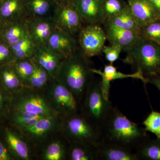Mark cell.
Segmentation results:
<instances>
[{"mask_svg": "<svg viewBox=\"0 0 160 160\" xmlns=\"http://www.w3.org/2000/svg\"><path fill=\"white\" fill-rule=\"evenodd\" d=\"M26 22L29 36L36 46L46 45L57 28L52 17L27 18Z\"/></svg>", "mask_w": 160, "mask_h": 160, "instance_id": "obj_10", "label": "cell"}, {"mask_svg": "<svg viewBox=\"0 0 160 160\" xmlns=\"http://www.w3.org/2000/svg\"><path fill=\"white\" fill-rule=\"evenodd\" d=\"M91 68L89 58L79 47L63 60L55 78L71 92L80 106L93 79Z\"/></svg>", "mask_w": 160, "mask_h": 160, "instance_id": "obj_2", "label": "cell"}, {"mask_svg": "<svg viewBox=\"0 0 160 160\" xmlns=\"http://www.w3.org/2000/svg\"><path fill=\"white\" fill-rule=\"evenodd\" d=\"M34 70L29 80L27 87L44 91L51 81L48 72L39 64L32 59Z\"/></svg>", "mask_w": 160, "mask_h": 160, "instance_id": "obj_28", "label": "cell"}, {"mask_svg": "<svg viewBox=\"0 0 160 160\" xmlns=\"http://www.w3.org/2000/svg\"><path fill=\"white\" fill-rule=\"evenodd\" d=\"M122 49L118 45L110 44L109 46H104L102 52L104 53L106 60L109 64H113L119 58Z\"/></svg>", "mask_w": 160, "mask_h": 160, "instance_id": "obj_35", "label": "cell"}, {"mask_svg": "<svg viewBox=\"0 0 160 160\" xmlns=\"http://www.w3.org/2000/svg\"><path fill=\"white\" fill-rule=\"evenodd\" d=\"M28 18L52 17L57 4L52 0H25Z\"/></svg>", "mask_w": 160, "mask_h": 160, "instance_id": "obj_21", "label": "cell"}, {"mask_svg": "<svg viewBox=\"0 0 160 160\" xmlns=\"http://www.w3.org/2000/svg\"><path fill=\"white\" fill-rule=\"evenodd\" d=\"M57 5L73 4L75 0H52Z\"/></svg>", "mask_w": 160, "mask_h": 160, "instance_id": "obj_41", "label": "cell"}, {"mask_svg": "<svg viewBox=\"0 0 160 160\" xmlns=\"http://www.w3.org/2000/svg\"><path fill=\"white\" fill-rule=\"evenodd\" d=\"M156 10L160 19V0H147Z\"/></svg>", "mask_w": 160, "mask_h": 160, "instance_id": "obj_40", "label": "cell"}, {"mask_svg": "<svg viewBox=\"0 0 160 160\" xmlns=\"http://www.w3.org/2000/svg\"><path fill=\"white\" fill-rule=\"evenodd\" d=\"M78 36L79 47L89 58L101 54L107 40L105 29L98 24H86Z\"/></svg>", "mask_w": 160, "mask_h": 160, "instance_id": "obj_8", "label": "cell"}, {"mask_svg": "<svg viewBox=\"0 0 160 160\" xmlns=\"http://www.w3.org/2000/svg\"><path fill=\"white\" fill-rule=\"evenodd\" d=\"M146 83L152 84L160 92V75L147 78Z\"/></svg>", "mask_w": 160, "mask_h": 160, "instance_id": "obj_39", "label": "cell"}, {"mask_svg": "<svg viewBox=\"0 0 160 160\" xmlns=\"http://www.w3.org/2000/svg\"><path fill=\"white\" fill-rule=\"evenodd\" d=\"M140 35L160 45V19L156 20L141 28Z\"/></svg>", "mask_w": 160, "mask_h": 160, "instance_id": "obj_33", "label": "cell"}, {"mask_svg": "<svg viewBox=\"0 0 160 160\" xmlns=\"http://www.w3.org/2000/svg\"><path fill=\"white\" fill-rule=\"evenodd\" d=\"M41 90L24 87L15 93L12 109L43 117H59Z\"/></svg>", "mask_w": 160, "mask_h": 160, "instance_id": "obj_6", "label": "cell"}, {"mask_svg": "<svg viewBox=\"0 0 160 160\" xmlns=\"http://www.w3.org/2000/svg\"><path fill=\"white\" fill-rule=\"evenodd\" d=\"M12 65L24 86L27 87L34 70L32 58L16 60Z\"/></svg>", "mask_w": 160, "mask_h": 160, "instance_id": "obj_30", "label": "cell"}, {"mask_svg": "<svg viewBox=\"0 0 160 160\" xmlns=\"http://www.w3.org/2000/svg\"><path fill=\"white\" fill-rule=\"evenodd\" d=\"M4 25V23L0 21V33H1V31H2V29Z\"/></svg>", "mask_w": 160, "mask_h": 160, "instance_id": "obj_42", "label": "cell"}, {"mask_svg": "<svg viewBox=\"0 0 160 160\" xmlns=\"http://www.w3.org/2000/svg\"><path fill=\"white\" fill-rule=\"evenodd\" d=\"M142 124L146 132L153 133L157 138L160 139V112L152 110Z\"/></svg>", "mask_w": 160, "mask_h": 160, "instance_id": "obj_34", "label": "cell"}, {"mask_svg": "<svg viewBox=\"0 0 160 160\" xmlns=\"http://www.w3.org/2000/svg\"><path fill=\"white\" fill-rule=\"evenodd\" d=\"M136 22L140 28L160 19L156 10L147 0H126Z\"/></svg>", "mask_w": 160, "mask_h": 160, "instance_id": "obj_16", "label": "cell"}, {"mask_svg": "<svg viewBox=\"0 0 160 160\" xmlns=\"http://www.w3.org/2000/svg\"><path fill=\"white\" fill-rule=\"evenodd\" d=\"M52 17L57 28L73 36L78 34L85 24L73 4L57 5Z\"/></svg>", "mask_w": 160, "mask_h": 160, "instance_id": "obj_9", "label": "cell"}, {"mask_svg": "<svg viewBox=\"0 0 160 160\" xmlns=\"http://www.w3.org/2000/svg\"><path fill=\"white\" fill-rule=\"evenodd\" d=\"M127 5L126 0H102V7L105 20L118 14Z\"/></svg>", "mask_w": 160, "mask_h": 160, "instance_id": "obj_32", "label": "cell"}, {"mask_svg": "<svg viewBox=\"0 0 160 160\" xmlns=\"http://www.w3.org/2000/svg\"><path fill=\"white\" fill-rule=\"evenodd\" d=\"M123 61L147 78L160 75V45L141 38L126 51Z\"/></svg>", "mask_w": 160, "mask_h": 160, "instance_id": "obj_3", "label": "cell"}, {"mask_svg": "<svg viewBox=\"0 0 160 160\" xmlns=\"http://www.w3.org/2000/svg\"><path fill=\"white\" fill-rule=\"evenodd\" d=\"M92 72L94 74L100 76L102 78L101 85L103 95L106 99L109 100V90L110 83L112 81L118 79L126 78H133L140 80L146 84V78L139 71L131 74H126L121 72L118 71L117 68L113 66V64H109L105 65L103 71L100 69L91 68Z\"/></svg>", "mask_w": 160, "mask_h": 160, "instance_id": "obj_11", "label": "cell"}, {"mask_svg": "<svg viewBox=\"0 0 160 160\" xmlns=\"http://www.w3.org/2000/svg\"><path fill=\"white\" fill-rule=\"evenodd\" d=\"M26 20L4 24L0 33V38L10 47L29 35Z\"/></svg>", "mask_w": 160, "mask_h": 160, "instance_id": "obj_20", "label": "cell"}, {"mask_svg": "<svg viewBox=\"0 0 160 160\" xmlns=\"http://www.w3.org/2000/svg\"><path fill=\"white\" fill-rule=\"evenodd\" d=\"M103 24L132 30L139 34L141 31V28L136 22L128 4L122 11L116 15L105 20Z\"/></svg>", "mask_w": 160, "mask_h": 160, "instance_id": "obj_24", "label": "cell"}, {"mask_svg": "<svg viewBox=\"0 0 160 160\" xmlns=\"http://www.w3.org/2000/svg\"><path fill=\"white\" fill-rule=\"evenodd\" d=\"M46 45L57 53L66 58L79 48L74 36L56 28L48 39Z\"/></svg>", "mask_w": 160, "mask_h": 160, "instance_id": "obj_12", "label": "cell"}, {"mask_svg": "<svg viewBox=\"0 0 160 160\" xmlns=\"http://www.w3.org/2000/svg\"><path fill=\"white\" fill-rule=\"evenodd\" d=\"M12 64L0 66V83L5 91L7 90L15 94L25 86L18 75Z\"/></svg>", "mask_w": 160, "mask_h": 160, "instance_id": "obj_22", "label": "cell"}, {"mask_svg": "<svg viewBox=\"0 0 160 160\" xmlns=\"http://www.w3.org/2000/svg\"><path fill=\"white\" fill-rule=\"evenodd\" d=\"M4 91H5V89L0 83V113L4 111L7 102V98L5 95Z\"/></svg>", "mask_w": 160, "mask_h": 160, "instance_id": "obj_37", "label": "cell"}, {"mask_svg": "<svg viewBox=\"0 0 160 160\" xmlns=\"http://www.w3.org/2000/svg\"><path fill=\"white\" fill-rule=\"evenodd\" d=\"M103 141L115 143L135 151L149 138L144 128L128 118L113 106L101 128Z\"/></svg>", "mask_w": 160, "mask_h": 160, "instance_id": "obj_1", "label": "cell"}, {"mask_svg": "<svg viewBox=\"0 0 160 160\" xmlns=\"http://www.w3.org/2000/svg\"><path fill=\"white\" fill-rule=\"evenodd\" d=\"M63 134L69 143L98 146L102 142L101 129L80 111L62 118Z\"/></svg>", "mask_w": 160, "mask_h": 160, "instance_id": "obj_4", "label": "cell"}, {"mask_svg": "<svg viewBox=\"0 0 160 160\" xmlns=\"http://www.w3.org/2000/svg\"><path fill=\"white\" fill-rule=\"evenodd\" d=\"M12 122L20 129L30 127L41 118L45 117L16 109H12Z\"/></svg>", "mask_w": 160, "mask_h": 160, "instance_id": "obj_31", "label": "cell"}, {"mask_svg": "<svg viewBox=\"0 0 160 160\" xmlns=\"http://www.w3.org/2000/svg\"><path fill=\"white\" fill-rule=\"evenodd\" d=\"M45 94L52 108L62 118L80 111V105L73 94L66 86L54 79L45 89Z\"/></svg>", "mask_w": 160, "mask_h": 160, "instance_id": "obj_7", "label": "cell"}, {"mask_svg": "<svg viewBox=\"0 0 160 160\" xmlns=\"http://www.w3.org/2000/svg\"><path fill=\"white\" fill-rule=\"evenodd\" d=\"M139 160H160V139L146 140L135 151Z\"/></svg>", "mask_w": 160, "mask_h": 160, "instance_id": "obj_27", "label": "cell"}, {"mask_svg": "<svg viewBox=\"0 0 160 160\" xmlns=\"http://www.w3.org/2000/svg\"><path fill=\"white\" fill-rule=\"evenodd\" d=\"M11 155L3 143L0 141V160H10Z\"/></svg>", "mask_w": 160, "mask_h": 160, "instance_id": "obj_38", "label": "cell"}, {"mask_svg": "<svg viewBox=\"0 0 160 160\" xmlns=\"http://www.w3.org/2000/svg\"><path fill=\"white\" fill-rule=\"evenodd\" d=\"M98 150L99 160H140L134 150L115 143L102 141Z\"/></svg>", "mask_w": 160, "mask_h": 160, "instance_id": "obj_17", "label": "cell"}, {"mask_svg": "<svg viewBox=\"0 0 160 160\" xmlns=\"http://www.w3.org/2000/svg\"><path fill=\"white\" fill-rule=\"evenodd\" d=\"M67 158L70 160H99L98 146L69 143Z\"/></svg>", "mask_w": 160, "mask_h": 160, "instance_id": "obj_23", "label": "cell"}, {"mask_svg": "<svg viewBox=\"0 0 160 160\" xmlns=\"http://www.w3.org/2000/svg\"><path fill=\"white\" fill-rule=\"evenodd\" d=\"M68 147L59 141L49 143L44 149L43 159L45 160H63L67 158Z\"/></svg>", "mask_w": 160, "mask_h": 160, "instance_id": "obj_29", "label": "cell"}, {"mask_svg": "<svg viewBox=\"0 0 160 160\" xmlns=\"http://www.w3.org/2000/svg\"><path fill=\"white\" fill-rule=\"evenodd\" d=\"M15 60L10 47L0 38V66L12 64Z\"/></svg>", "mask_w": 160, "mask_h": 160, "instance_id": "obj_36", "label": "cell"}, {"mask_svg": "<svg viewBox=\"0 0 160 160\" xmlns=\"http://www.w3.org/2000/svg\"><path fill=\"white\" fill-rule=\"evenodd\" d=\"M86 24H103L105 18L102 0H75L73 3Z\"/></svg>", "mask_w": 160, "mask_h": 160, "instance_id": "obj_14", "label": "cell"}, {"mask_svg": "<svg viewBox=\"0 0 160 160\" xmlns=\"http://www.w3.org/2000/svg\"><path fill=\"white\" fill-rule=\"evenodd\" d=\"M5 138L9 149L16 157L21 160L30 159L29 147L25 140L9 129L5 131Z\"/></svg>", "mask_w": 160, "mask_h": 160, "instance_id": "obj_25", "label": "cell"}, {"mask_svg": "<svg viewBox=\"0 0 160 160\" xmlns=\"http://www.w3.org/2000/svg\"><path fill=\"white\" fill-rule=\"evenodd\" d=\"M27 18L25 0H0V21L4 24Z\"/></svg>", "mask_w": 160, "mask_h": 160, "instance_id": "obj_18", "label": "cell"}, {"mask_svg": "<svg viewBox=\"0 0 160 160\" xmlns=\"http://www.w3.org/2000/svg\"><path fill=\"white\" fill-rule=\"evenodd\" d=\"M32 58L46 69L52 80L55 78L61 63L65 58L45 45L36 46Z\"/></svg>", "mask_w": 160, "mask_h": 160, "instance_id": "obj_13", "label": "cell"}, {"mask_svg": "<svg viewBox=\"0 0 160 160\" xmlns=\"http://www.w3.org/2000/svg\"><path fill=\"white\" fill-rule=\"evenodd\" d=\"M36 46L29 34L10 46V48L15 60H21L32 58Z\"/></svg>", "mask_w": 160, "mask_h": 160, "instance_id": "obj_26", "label": "cell"}, {"mask_svg": "<svg viewBox=\"0 0 160 160\" xmlns=\"http://www.w3.org/2000/svg\"><path fill=\"white\" fill-rule=\"evenodd\" d=\"M82 103L80 112L101 129L113 106L109 100L104 97L101 81L93 79L86 90Z\"/></svg>", "mask_w": 160, "mask_h": 160, "instance_id": "obj_5", "label": "cell"}, {"mask_svg": "<svg viewBox=\"0 0 160 160\" xmlns=\"http://www.w3.org/2000/svg\"><path fill=\"white\" fill-rule=\"evenodd\" d=\"M59 123L58 117H45L41 118L32 126L21 130L30 139L38 141L55 130Z\"/></svg>", "mask_w": 160, "mask_h": 160, "instance_id": "obj_19", "label": "cell"}, {"mask_svg": "<svg viewBox=\"0 0 160 160\" xmlns=\"http://www.w3.org/2000/svg\"><path fill=\"white\" fill-rule=\"evenodd\" d=\"M107 39L110 44L119 46L126 52L134 46L141 37L136 32L104 25Z\"/></svg>", "mask_w": 160, "mask_h": 160, "instance_id": "obj_15", "label": "cell"}]
</instances>
